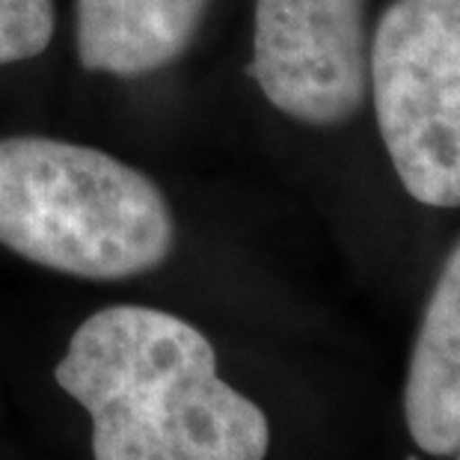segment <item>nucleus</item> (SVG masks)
I'll return each instance as SVG.
<instances>
[{
    "instance_id": "nucleus-1",
    "label": "nucleus",
    "mask_w": 460,
    "mask_h": 460,
    "mask_svg": "<svg viewBox=\"0 0 460 460\" xmlns=\"http://www.w3.org/2000/svg\"><path fill=\"white\" fill-rule=\"evenodd\" d=\"M54 377L90 413L95 460H264L270 448L264 410L217 375L211 341L172 312H93Z\"/></svg>"
},
{
    "instance_id": "nucleus-2",
    "label": "nucleus",
    "mask_w": 460,
    "mask_h": 460,
    "mask_svg": "<svg viewBox=\"0 0 460 460\" xmlns=\"http://www.w3.org/2000/svg\"><path fill=\"white\" fill-rule=\"evenodd\" d=\"M170 202L149 175L54 137L0 140V243L68 277L111 282L172 252Z\"/></svg>"
},
{
    "instance_id": "nucleus-3",
    "label": "nucleus",
    "mask_w": 460,
    "mask_h": 460,
    "mask_svg": "<svg viewBox=\"0 0 460 460\" xmlns=\"http://www.w3.org/2000/svg\"><path fill=\"white\" fill-rule=\"evenodd\" d=\"M368 93L404 190L430 208H460V0L386 6Z\"/></svg>"
},
{
    "instance_id": "nucleus-4",
    "label": "nucleus",
    "mask_w": 460,
    "mask_h": 460,
    "mask_svg": "<svg viewBox=\"0 0 460 460\" xmlns=\"http://www.w3.org/2000/svg\"><path fill=\"white\" fill-rule=\"evenodd\" d=\"M368 0H256L250 77L288 119L332 128L371 84Z\"/></svg>"
},
{
    "instance_id": "nucleus-5",
    "label": "nucleus",
    "mask_w": 460,
    "mask_h": 460,
    "mask_svg": "<svg viewBox=\"0 0 460 460\" xmlns=\"http://www.w3.org/2000/svg\"><path fill=\"white\" fill-rule=\"evenodd\" d=\"M404 422L425 455L452 457L460 448V241L448 252L416 332Z\"/></svg>"
},
{
    "instance_id": "nucleus-6",
    "label": "nucleus",
    "mask_w": 460,
    "mask_h": 460,
    "mask_svg": "<svg viewBox=\"0 0 460 460\" xmlns=\"http://www.w3.org/2000/svg\"><path fill=\"white\" fill-rule=\"evenodd\" d=\"M208 0H77V60L86 72L140 77L188 51Z\"/></svg>"
},
{
    "instance_id": "nucleus-7",
    "label": "nucleus",
    "mask_w": 460,
    "mask_h": 460,
    "mask_svg": "<svg viewBox=\"0 0 460 460\" xmlns=\"http://www.w3.org/2000/svg\"><path fill=\"white\" fill-rule=\"evenodd\" d=\"M54 39V0H0V66L33 60Z\"/></svg>"
},
{
    "instance_id": "nucleus-8",
    "label": "nucleus",
    "mask_w": 460,
    "mask_h": 460,
    "mask_svg": "<svg viewBox=\"0 0 460 460\" xmlns=\"http://www.w3.org/2000/svg\"><path fill=\"white\" fill-rule=\"evenodd\" d=\"M407 460H422V457H416V455H413V457H407Z\"/></svg>"
},
{
    "instance_id": "nucleus-9",
    "label": "nucleus",
    "mask_w": 460,
    "mask_h": 460,
    "mask_svg": "<svg viewBox=\"0 0 460 460\" xmlns=\"http://www.w3.org/2000/svg\"><path fill=\"white\" fill-rule=\"evenodd\" d=\"M455 455H457V460H460V448H457V452H455Z\"/></svg>"
}]
</instances>
